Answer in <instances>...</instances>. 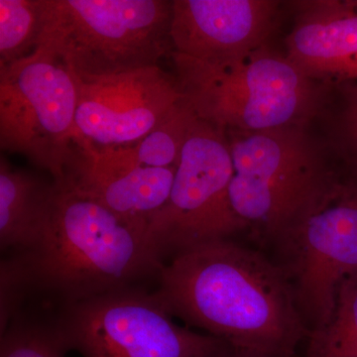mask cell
<instances>
[{"label":"cell","instance_id":"9","mask_svg":"<svg viewBox=\"0 0 357 357\" xmlns=\"http://www.w3.org/2000/svg\"><path fill=\"white\" fill-rule=\"evenodd\" d=\"M280 265L310 333L332 319L340 287L357 275V189L349 184L279 243Z\"/></svg>","mask_w":357,"mask_h":357},{"label":"cell","instance_id":"3","mask_svg":"<svg viewBox=\"0 0 357 357\" xmlns=\"http://www.w3.org/2000/svg\"><path fill=\"white\" fill-rule=\"evenodd\" d=\"M225 131L234 170L232 208L248 229L275 243L347 185L333 170L326 143L314 139L307 126Z\"/></svg>","mask_w":357,"mask_h":357},{"label":"cell","instance_id":"2","mask_svg":"<svg viewBox=\"0 0 357 357\" xmlns=\"http://www.w3.org/2000/svg\"><path fill=\"white\" fill-rule=\"evenodd\" d=\"M55 183L51 215L41 238L1 263V293L18 305L29 294L60 307L159 279L163 258L146 231Z\"/></svg>","mask_w":357,"mask_h":357},{"label":"cell","instance_id":"11","mask_svg":"<svg viewBox=\"0 0 357 357\" xmlns=\"http://www.w3.org/2000/svg\"><path fill=\"white\" fill-rule=\"evenodd\" d=\"M281 6L276 0H173L172 52L213 64L243 58L269 45Z\"/></svg>","mask_w":357,"mask_h":357},{"label":"cell","instance_id":"4","mask_svg":"<svg viewBox=\"0 0 357 357\" xmlns=\"http://www.w3.org/2000/svg\"><path fill=\"white\" fill-rule=\"evenodd\" d=\"M171 56L178 89L195 114L225 130L307 126L328 103L331 84L307 79L269 45L220 64Z\"/></svg>","mask_w":357,"mask_h":357},{"label":"cell","instance_id":"10","mask_svg":"<svg viewBox=\"0 0 357 357\" xmlns=\"http://www.w3.org/2000/svg\"><path fill=\"white\" fill-rule=\"evenodd\" d=\"M76 144L129 147L159 126L184 96L159 66L100 81H77Z\"/></svg>","mask_w":357,"mask_h":357},{"label":"cell","instance_id":"1","mask_svg":"<svg viewBox=\"0 0 357 357\" xmlns=\"http://www.w3.org/2000/svg\"><path fill=\"white\" fill-rule=\"evenodd\" d=\"M158 282L173 317L234 349L294 357L307 337L285 270L230 238L172 256Z\"/></svg>","mask_w":357,"mask_h":357},{"label":"cell","instance_id":"21","mask_svg":"<svg viewBox=\"0 0 357 357\" xmlns=\"http://www.w3.org/2000/svg\"><path fill=\"white\" fill-rule=\"evenodd\" d=\"M352 3H354V6H356L357 9V0H352Z\"/></svg>","mask_w":357,"mask_h":357},{"label":"cell","instance_id":"13","mask_svg":"<svg viewBox=\"0 0 357 357\" xmlns=\"http://www.w3.org/2000/svg\"><path fill=\"white\" fill-rule=\"evenodd\" d=\"M285 56L307 79L333 84L357 83V9L352 0H299Z\"/></svg>","mask_w":357,"mask_h":357},{"label":"cell","instance_id":"8","mask_svg":"<svg viewBox=\"0 0 357 357\" xmlns=\"http://www.w3.org/2000/svg\"><path fill=\"white\" fill-rule=\"evenodd\" d=\"M234 174L225 129L198 119L183 148L168 202L148 225L162 258L248 229L230 204Z\"/></svg>","mask_w":357,"mask_h":357},{"label":"cell","instance_id":"7","mask_svg":"<svg viewBox=\"0 0 357 357\" xmlns=\"http://www.w3.org/2000/svg\"><path fill=\"white\" fill-rule=\"evenodd\" d=\"M77 79L43 49L0 67V146L64 178L75 138Z\"/></svg>","mask_w":357,"mask_h":357},{"label":"cell","instance_id":"20","mask_svg":"<svg viewBox=\"0 0 357 357\" xmlns=\"http://www.w3.org/2000/svg\"><path fill=\"white\" fill-rule=\"evenodd\" d=\"M218 357H281L269 356V354H259V352L243 351V349H234L229 347L222 356Z\"/></svg>","mask_w":357,"mask_h":357},{"label":"cell","instance_id":"6","mask_svg":"<svg viewBox=\"0 0 357 357\" xmlns=\"http://www.w3.org/2000/svg\"><path fill=\"white\" fill-rule=\"evenodd\" d=\"M172 317L156 291L137 286L60 307L52 319L83 357H218L230 347Z\"/></svg>","mask_w":357,"mask_h":357},{"label":"cell","instance_id":"15","mask_svg":"<svg viewBox=\"0 0 357 357\" xmlns=\"http://www.w3.org/2000/svg\"><path fill=\"white\" fill-rule=\"evenodd\" d=\"M198 119L190 103L183 98L157 128L129 146V151L141 165L153 168L177 167L183 148Z\"/></svg>","mask_w":357,"mask_h":357},{"label":"cell","instance_id":"16","mask_svg":"<svg viewBox=\"0 0 357 357\" xmlns=\"http://www.w3.org/2000/svg\"><path fill=\"white\" fill-rule=\"evenodd\" d=\"M43 13L44 0H0V67L38 48Z\"/></svg>","mask_w":357,"mask_h":357},{"label":"cell","instance_id":"19","mask_svg":"<svg viewBox=\"0 0 357 357\" xmlns=\"http://www.w3.org/2000/svg\"><path fill=\"white\" fill-rule=\"evenodd\" d=\"M68 351L53 319L20 312L1 332L0 357H66Z\"/></svg>","mask_w":357,"mask_h":357},{"label":"cell","instance_id":"18","mask_svg":"<svg viewBox=\"0 0 357 357\" xmlns=\"http://www.w3.org/2000/svg\"><path fill=\"white\" fill-rule=\"evenodd\" d=\"M324 114L331 153L357 178V83L331 84Z\"/></svg>","mask_w":357,"mask_h":357},{"label":"cell","instance_id":"5","mask_svg":"<svg viewBox=\"0 0 357 357\" xmlns=\"http://www.w3.org/2000/svg\"><path fill=\"white\" fill-rule=\"evenodd\" d=\"M171 20L167 0H44L38 48L91 83L158 66L172 48Z\"/></svg>","mask_w":357,"mask_h":357},{"label":"cell","instance_id":"12","mask_svg":"<svg viewBox=\"0 0 357 357\" xmlns=\"http://www.w3.org/2000/svg\"><path fill=\"white\" fill-rule=\"evenodd\" d=\"M176 170L141 165L128 147L98 149L74 143L61 181L147 234L168 202Z\"/></svg>","mask_w":357,"mask_h":357},{"label":"cell","instance_id":"17","mask_svg":"<svg viewBox=\"0 0 357 357\" xmlns=\"http://www.w3.org/2000/svg\"><path fill=\"white\" fill-rule=\"evenodd\" d=\"M307 340L304 357H357V275L340 287L330 321Z\"/></svg>","mask_w":357,"mask_h":357},{"label":"cell","instance_id":"14","mask_svg":"<svg viewBox=\"0 0 357 357\" xmlns=\"http://www.w3.org/2000/svg\"><path fill=\"white\" fill-rule=\"evenodd\" d=\"M55 183L0 160V248L16 255L36 245L46 229Z\"/></svg>","mask_w":357,"mask_h":357}]
</instances>
